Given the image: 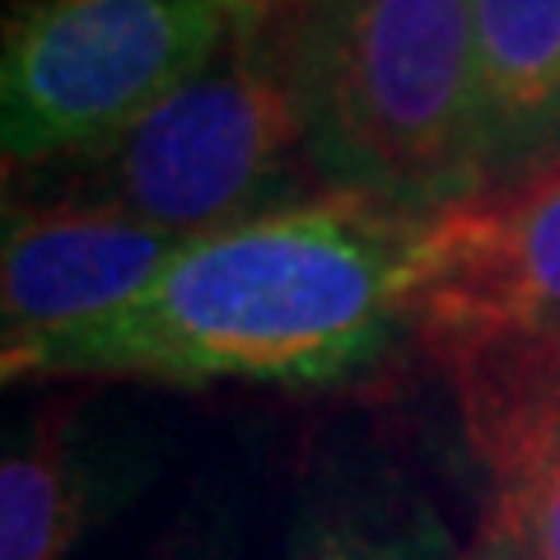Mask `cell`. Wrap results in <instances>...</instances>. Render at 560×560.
Masks as SVG:
<instances>
[{
    "label": "cell",
    "mask_w": 560,
    "mask_h": 560,
    "mask_svg": "<svg viewBox=\"0 0 560 560\" xmlns=\"http://www.w3.org/2000/svg\"><path fill=\"white\" fill-rule=\"evenodd\" d=\"M434 215L323 191L210 234L98 323L0 350L5 383H261L327 388L416 337Z\"/></svg>",
    "instance_id": "cell-1"
},
{
    "label": "cell",
    "mask_w": 560,
    "mask_h": 560,
    "mask_svg": "<svg viewBox=\"0 0 560 560\" xmlns=\"http://www.w3.org/2000/svg\"><path fill=\"white\" fill-rule=\"evenodd\" d=\"M448 518L430 490L374 444H327L304 467L285 560H453Z\"/></svg>",
    "instance_id": "cell-8"
},
{
    "label": "cell",
    "mask_w": 560,
    "mask_h": 560,
    "mask_svg": "<svg viewBox=\"0 0 560 560\" xmlns=\"http://www.w3.org/2000/svg\"><path fill=\"white\" fill-rule=\"evenodd\" d=\"M154 560H230V518L224 514H187L173 537L154 551Z\"/></svg>",
    "instance_id": "cell-12"
},
{
    "label": "cell",
    "mask_w": 560,
    "mask_h": 560,
    "mask_svg": "<svg viewBox=\"0 0 560 560\" xmlns=\"http://www.w3.org/2000/svg\"><path fill=\"white\" fill-rule=\"evenodd\" d=\"M271 24L327 191L411 215L481 197L471 0H300Z\"/></svg>",
    "instance_id": "cell-2"
},
{
    "label": "cell",
    "mask_w": 560,
    "mask_h": 560,
    "mask_svg": "<svg viewBox=\"0 0 560 560\" xmlns=\"http://www.w3.org/2000/svg\"><path fill=\"white\" fill-rule=\"evenodd\" d=\"M238 5H243V20H271V14L294 10L300 0H238Z\"/></svg>",
    "instance_id": "cell-13"
},
{
    "label": "cell",
    "mask_w": 560,
    "mask_h": 560,
    "mask_svg": "<svg viewBox=\"0 0 560 560\" xmlns=\"http://www.w3.org/2000/svg\"><path fill=\"white\" fill-rule=\"evenodd\" d=\"M5 187L103 201L183 243L327 191L271 20H243L215 66L103 150L20 173Z\"/></svg>",
    "instance_id": "cell-3"
},
{
    "label": "cell",
    "mask_w": 560,
    "mask_h": 560,
    "mask_svg": "<svg viewBox=\"0 0 560 560\" xmlns=\"http://www.w3.org/2000/svg\"><path fill=\"white\" fill-rule=\"evenodd\" d=\"M164 440L103 397H47L5 440L0 560H70L160 477Z\"/></svg>",
    "instance_id": "cell-6"
},
{
    "label": "cell",
    "mask_w": 560,
    "mask_h": 560,
    "mask_svg": "<svg viewBox=\"0 0 560 560\" xmlns=\"http://www.w3.org/2000/svg\"><path fill=\"white\" fill-rule=\"evenodd\" d=\"M191 243L103 201L5 187L0 350L98 323L145 294Z\"/></svg>",
    "instance_id": "cell-7"
},
{
    "label": "cell",
    "mask_w": 560,
    "mask_h": 560,
    "mask_svg": "<svg viewBox=\"0 0 560 560\" xmlns=\"http://www.w3.org/2000/svg\"><path fill=\"white\" fill-rule=\"evenodd\" d=\"M448 374L490 495L514 504L537 560H560V360L477 355Z\"/></svg>",
    "instance_id": "cell-9"
},
{
    "label": "cell",
    "mask_w": 560,
    "mask_h": 560,
    "mask_svg": "<svg viewBox=\"0 0 560 560\" xmlns=\"http://www.w3.org/2000/svg\"><path fill=\"white\" fill-rule=\"evenodd\" d=\"M453 560H537V551L528 533H523V518L514 514V504L500 495H486L477 533L467 537V547Z\"/></svg>",
    "instance_id": "cell-11"
},
{
    "label": "cell",
    "mask_w": 560,
    "mask_h": 560,
    "mask_svg": "<svg viewBox=\"0 0 560 560\" xmlns=\"http://www.w3.org/2000/svg\"><path fill=\"white\" fill-rule=\"evenodd\" d=\"M486 191L560 160V0H471Z\"/></svg>",
    "instance_id": "cell-10"
},
{
    "label": "cell",
    "mask_w": 560,
    "mask_h": 560,
    "mask_svg": "<svg viewBox=\"0 0 560 560\" xmlns=\"http://www.w3.org/2000/svg\"><path fill=\"white\" fill-rule=\"evenodd\" d=\"M234 5H238V0H234ZM238 10H243V5H238Z\"/></svg>",
    "instance_id": "cell-14"
},
{
    "label": "cell",
    "mask_w": 560,
    "mask_h": 560,
    "mask_svg": "<svg viewBox=\"0 0 560 560\" xmlns=\"http://www.w3.org/2000/svg\"><path fill=\"white\" fill-rule=\"evenodd\" d=\"M243 28L234 0H20L0 61L5 178L103 150Z\"/></svg>",
    "instance_id": "cell-4"
},
{
    "label": "cell",
    "mask_w": 560,
    "mask_h": 560,
    "mask_svg": "<svg viewBox=\"0 0 560 560\" xmlns=\"http://www.w3.org/2000/svg\"><path fill=\"white\" fill-rule=\"evenodd\" d=\"M416 337L434 360H560V160L434 215L416 276Z\"/></svg>",
    "instance_id": "cell-5"
}]
</instances>
